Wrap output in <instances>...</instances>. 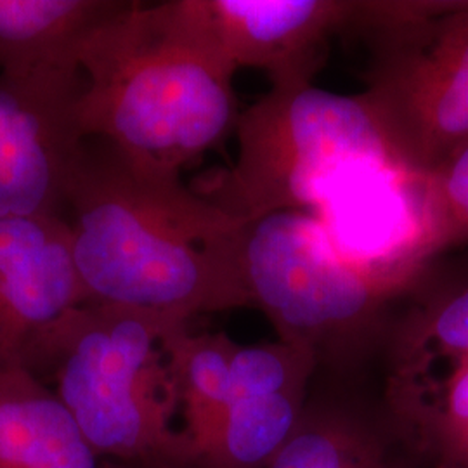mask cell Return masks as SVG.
<instances>
[{
	"instance_id": "8",
	"label": "cell",
	"mask_w": 468,
	"mask_h": 468,
	"mask_svg": "<svg viewBox=\"0 0 468 468\" xmlns=\"http://www.w3.org/2000/svg\"><path fill=\"white\" fill-rule=\"evenodd\" d=\"M318 361L282 340L238 346L229 396L200 468H268L302 417Z\"/></svg>"
},
{
	"instance_id": "5",
	"label": "cell",
	"mask_w": 468,
	"mask_h": 468,
	"mask_svg": "<svg viewBox=\"0 0 468 468\" xmlns=\"http://www.w3.org/2000/svg\"><path fill=\"white\" fill-rule=\"evenodd\" d=\"M234 133L233 167L195 189L245 222L316 208L330 186L357 168L402 170L359 94L313 84L271 87L238 115Z\"/></svg>"
},
{
	"instance_id": "14",
	"label": "cell",
	"mask_w": 468,
	"mask_h": 468,
	"mask_svg": "<svg viewBox=\"0 0 468 468\" xmlns=\"http://www.w3.org/2000/svg\"><path fill=\"white\" fill-rule=\"evenodd\" d=\"M162 344L177 392L183 431L201 456L218 432L239 344L226 334H193L189 324L170 328Z\"/></svg>"
},
{
	"instance_id": "15",
	"label": "cell",
	"mask_w": 468,
	"mask_h": 468,
	"mask_svg": "<svg viewBox=\"0 0 468 468\" xmlns=\"http://www.w3.org/2000/svg\"><path fill=\"white\" fill-rule=\"evenodd\" d=\"M421 208L434 253L468 241V144L420 179Z\"/></svg>"
},
{
	"instance_id": "2",
	"label": "cell",
	"mask_w": 468,
	"mask_h": 468,
	"mask_svg": "<svg viewBox=\"0 0 468 468\" xmlns=\"http://www.w3.org/2000/svg\"><path fill=\"white\" fill-rule=\"evenodd\" d=\"M82 67L80 133L141 164L181 172L236 127L238 69L220 49L200 0H129L89 38Z\"/></svg>"
},
{
	"instance_id": "12",
	"label": "cell",
	"mask_w": 468,
	"mask_h": 468,
	"mask_svg": "<svg viewBox=\"0 0 468 468\" xmlns=\"http://www.w3.org/2000/svg\"><path fill=\"white\" fill-rule=\"evenodd\" d=\"M82 139L73 112L35 100L0 77V220L61 218Z\"/></svg>"
},
{
	"instance_id": "9",
	"label": "cell",
	"mask_w": 468,
	"mask_h": 468,
	"mask_svg": "<svg viewBox=\"0 0 468 468\" xmlns=\"http://www.w3.org/2000/svg\"><path fill=\"white\" fill-rule=\"evenodd\" d=\"M129 0H0V77L73 112L85 90L89 38Z\"/></svg>"
},
{
	"instance_id": "11",
	"label": "cell",
	"mask_w": 468,
	"mask_h": 468,
	"mask_svg": "<svg viewBox=\"0 0 468 468\" xmlns=\"http://www.w3.org/2000/svg\"><path fill=\"white\" fill-rule=\"evenodd\" d=\"M354 378L316 373L301 420L268 468H429L387 408Z\"/></svg>"
},
{
	"instance_id": "1",
	"label": "cell",
	"mask_w": 468,
	"mask_h": 468,
	"mask_svg": "<svg viewBox=\"0 0 468 468\" xmlns=\"http://www.w3.org/2000/svg\"><path fill=\"white\" fill-rule=\"evenodd\" d=\"M89 303H113L189 323L250 307L243 283L245 220L183 183L84 137L63 208Z\"/></svg>"
},
{
	"instance_id": "16",
	"label": "cell",
	"mask_w": 468,
	"mask_h": 468,
	"mask_svg": "<svg viewBox=\"0 0 468 468\" xmlns=\"http://www.w3.org/2000/svg\"><path fill=\"white\" fill-rule=\"evenodd\" d=\"M450 468H468V456L465 458V462L462 463V465H458V467H450Z\"/></svg>"
},
{
	"instance_id": "3",
	"label": "cell",
	"mask_w": 468,
	"mask_h": 468,
	"mask_svg": "<svg viewBox=\"0 0 468 468\" xmlns=\"http://www.w3.org/2000/svg\"><path fill=\"white\" fill-rule=\"evenodd\" d=\"M189 324L113 303L69 309L35 336L21 368L56 394L94 454L120 468H200L176 425L179 401L164 351Z\"/></svg>"
},
{
	"instance_id": "6",
	"label": "cell",
	"mask_w": 468,
	"mask_h": 468,
	"mask_svg": "<svg viewBox=\"0 0 468 468\" xmlns=\"http://www.w3.org/2000/svg\"><path fill=\"white\" fill-rule=\"evenodd\" d=\"M365 40L359 96L396 164L421 179L468 144V0H429Z\"/></svg>"
},
{
	"instance_id": "10",
	"label": "cell",
	"mask_w": 468,
	"mask_h": 468,
	"mask_svg": "<svg viewBox=\"0 0 468 468\" xmlns=\"http://www.w3.org/2000/svg\"><path fill=\"white\" fill-rule=\"evenodd\" d=\"M84 303L63 218L0 220V368L21 367L35 336Z\"/></svg>"
},
{
	"instance_id": "7",
	"label": "cell",
	"mask_w": 468,
	"mask_h": 468,
	"mask_svg": "<svg viewBox=\"0 0 468 468\" xmlns=\"http://www.w3.org/2000/svg\"><path fill=\"white\" fill-rule=\"evenodd\" d=\"M425 0H200L236 69H262L272 87L311 85L336 35H367L415 16Z\"/></svg>"
},
{
	"instance_id": "13",
	"label": "cell",
	"mask_w": 468,
	"mask_h": 468,
	"mask_svg": "<svg viewBox=\"0 0 468 468\" xmlns=\"http://www.w3.org/2000/svg\"><path fill=\"white\" fill-rule=\"evenodd\" d=\"M98 456L48 385L0 368V468H98Z\"/></svg>"
},
{
	"instance_id": "4",
	"label": "cell",
	"mask_w": 468,
	"mask_h": 468,
	"mask_svg": "<svg viewBox=\"0 0 468 468\" xmlns=\"http://www.w3.org/2000/svg\"><path fill=\"white\" fill-rule=\"evenodd\" d=\"M241 271L250 309L278 340L313 352L318 373L340 378H356L384 342L388 307L411 286L346 257L305 210L249 220Z\"/></svg>"
}]
</instances>
